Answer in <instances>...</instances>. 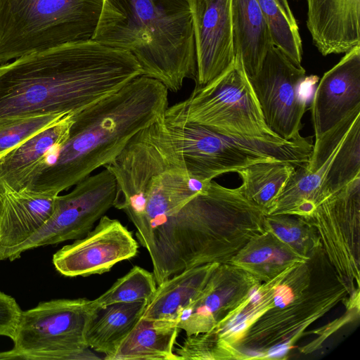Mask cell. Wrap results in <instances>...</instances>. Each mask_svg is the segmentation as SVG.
<instances>
[{
    "mask_svg": "<svg viewBox=\"0 0 360 360\" xmlns=\"http://www.w3.org/2000/svg\"><path fill=\"white\" fill-rule=\"evenodd\" d=\"M103 0H0V65L92 39Z\"/></svg>",
    "mask_w": 360,
    "mask_h": 360,
    "instance_id": "obj_6",
    "label": "cell"
},
{
    "mask_svg": "<svg viewBox=\"0 0 360 360\" xmlns=\"http://www.w3.org/2000/svg\"><path fill=\"white\" fill-rule=\"evenodd\" d=\"M65 115L53 113L30 116L1 127L0 157L34 135L58 122Z\"/></svg>",
    "mask_w": 360,
    "mask_h": 360,
    "instance_id": "obj_29",
    "label": "cell"
},
{
    "mask_svg": "<svg viewBox=\"0 0 360 360\" xmlns=\"http://www.w3.org/2000/svg\"><path fill=\"white\" fill-rule=\"evenodd\" d=\"M238 285H228V266L219 264L201 292L181 310L177 327L184 330L187 336L214 328L228 318L229 309L236 311L246 301L229 297H247L254 288L236 293Z\"/></svg>",
    "mask_w": 360,
    "mask_h": 360,
    "instance_id": "obj_18",
    "label": "cell"
},
{
    "mask_svg": "<svg viewBox=\"0 0 360 360\" xmlns=\"http://www.w3.org/2000/svg\"><path fill=\"white\" fill-rule=\"evenodd\" d=\"M195 45V86H202L233 62L231 0H188Z\"/></svg>",
    "mask_w": 360,
    "mask_h": 360,
    "instance_id": "obj_13",
    "label": "cell"
},
{
    "mask_svg": "<svg viewBox=\"0 0 360 360\" xmlns=\"http://www.w3.org/2000/svg\"><path fill=\"white\" fill-rule=\"evenodd\" d=\"M168 108V90L140 75L73 115L66 141L27 187L59 195L113 160L129 140Z\"/></svg>",
    "mask_w": 360,
    "mask_h": 360,
    "instance_id": "obj_2",
    "label": "cell"
},
{
    "mask_svg": "<svg viewBox=\"0 0 360 360\" xmlns=\"http://www.w3.org/2000/svg\"><path fill=\"white\" fill-rule=\"evenodd\" d=\"M73 115L42 130L0 157V195L27 188L66 141Z\"/></svg>",
    "mask_w": 360,
    "mask_h": 360,
    "instance_id": "obj_15",
    "label": "cell"
},
{
    "mask_svg": "<svg viewBox=\"0 0 360 360\" xmlns=\"http://www.w3.org/2000/svg\"><path fill=\"white\" fill-rule=\"evenodd\" d=\"M93 40L129 52L142 75L176 92L195 80L194 32L188 0H103Z\"/></svg>",
    "mask_w": 360,
    "mask_h": 360,
    "instance_id": "obj_4",
    "label": "cell"
},
{
    "mask_svg": "<svg viewBox=\"0 0 360 360\" xmlns=\"http://www.w3.org/2000/svg\"><path fill=\"white\" fill-rule=\"evenodd\" d=\"M176 325L140 318L108 360H179L174 352Z\"/></svg>",
    "mask_w": 360,
    "mask_h": 360,
    "instance_id": "obj_22",
    "label": "cell"
},
{
    "mask_svg": "<svg viewBox=\"0 0 360 360\" xmlns=\"http://www.w3.org/2000/svg\"><path fill=\"white\" fill-rule=\"evenodd\" d=\"M138 250L132 232L103 215L84 237L54 253L52 262L64 276L86 277L109 271L117 263L134 257Z\"/></svg>",
    "mask_w": 360,
    "mask_h": 360,
    "instance_id": "obj_12",
    "label": "cell"
},
{
    "mask_svg": "<svg viewBox=\"0 0 360 360\" xmlns=\"http://www.w3.org/2000/svg\"><path fill=\"white\" fill-rule=\"evenodd\" d=\"M307 25L323 56L359 46L360 0H307Z\"/></svg>",
    "mask_w": 360,
    "mask_h": 360,
    "instance_id": "obj_17",
    "label": "cell"
},
{
    "mask_svg": "<svg viewBox=\"0 0 360 360\" xmlns=\"http://www.w3.org/2000/svg\"><path fill=\"white\" fill-rule=\"evenodd\" d=\"M360 176V117L349 129L332 158L319 188V200Z\"/></svg>",
    "mask_w": 360,
    "mask_h": 360,
    "instance_id": "obj_25",
    "label": "cell"
},
{
    "mask_svg": "<svg viewBox=\"0 0 360 360\" xmlns=\"http://www.w3.org/2000/svg\"><path fill=\"white\" fill-rule=\"evenodd\" d=\"M148 302H120L96 308L85 332L88 347L108 360L142 316Z\"/></svg>",
    "mask_w": 360,
    "mask_h": 360,
    "instance_id": "obj_21",
    "label": "cell"
},
{
    "mask_svg": "<svg viewBox=\"0 0 360 360\" xmlns=\"http://www.w3.org/2000/svg\"><path fill=\"white\" fill-rule=\"evenodd\" d=\"M164 115L135 134L104 166L115 180L113 207L134 224L139 243L149 254L155 231L211 181L189 175Z\"/></svg>",
    "mask_w": 360,
    "mask_h": 360,
    "instance_id": "obj_3",
    "label": "cell"
},
{
    "mask_svg": "<svg viewBox=\"0 0 360 360\" xmlns=\"http://www.w3.org/2000/svg\"><path fill=\"white\" fill-rule=\"evenodd\" d=\"M165 120L189 175L202 181L257 162L305 164L313 148L311 137L301 136L289 141L279 137H239L183 120L165 117Z\"/></svg>",
    "mask_w": 360,
    "mask_h": 360,
    "instance_id": "obj_7",
    "label": "cell"
},
{
    "mask_svg": "<svg viewBox=\"0 0 360 360\" xmlns=\"http://www.w3.org/2000/svg\"><path fill=\"white\" fill-rule=\"evenodd\" d=\"M58 195L28 188L1 195L0 261L15 259L20 246L53 213Z\"/></svg>",
    "mask_w": 360,
    "mask_h": 360,
    "instance_id": "obj_16",
    "label": "cell"
},
{
    "mask_svg": "<svg viewBox=\"0 0 360 360\" xmlns=\"http://www.w3.org/2000/svg\"><path fill=\"white\" fill-rule=\"evenodd\" d=\"M218 265L212 263L192 267L157 285L141 317L177 326L181 310L201 292Z\"/></svg>",
    "mask_w": 360,
    "mask_h": 360,
    "instance_id": "obj_20",
    "label": "cell"
},
{
    "mask_svg": "<svg viewBox=\"0 0 360 360\" xmlns=\"http://www.w3.org/2000/svg\"><path fill=\"white\" fill-rule=\"evenodd\" d=\"M360 107V46L324 73L311 103L316 139Z\"/></svg>",
    "mask_w": 360,
    "mask_h": 360,
    "instance_id": "obj_14",
    "label": "cell"
},
{
    "mask_svg": "<svg viewBox=\"0 0 360 360\" xmlns=\"http://www.w3.org/2000/svg\"><path fill=\"white\" fill-rule=\"evenodd\" d=\"M266 213L240 186L211 181L154 233L149 254L157 285L186 269L228 262V228H264Z\"/></svg>",
    "mask_w": 360,
    "mask_h": 360,
    "instance_id": "obj_5",
    "label": "cell"
},
{
    "mask_svg": "<svg viewBox=\"0 0 360 360\" xmlns=\"http://www.w3.org/2000/svg\"><path fill=\"white\" fill-rule=\"evenodd\" d=\"M140 75L129 52L93 39L21 56L0 65V128L30 116L77 113Z\"/></svg>",
    "mask_w": 360,
    "mask_h": 360,
    "instance_id": "obj_1",
    "label": "cell"
},
{
    "mask_svg": "<svg viewBox=\"0 0 360 360\" xmlns=\"http://www.w3.org/2000/svg\"><path fill=\"white\" fill-rule=\"evenodd\" d=\"M304 258L279 240L270 231L255 236L233 259V264L255 278H271L295 262Z\"/></svg>",
    "mask_w": 360,
    "mask_h": 360,
    "instance_id": "obj_23",
    "label": "cell"
},
{
    "mask_svg": "<svg viewBox=\"0 0 360 360\" xmlns=\"http://www.w3.org/2000/svg\"><path fill=\"white\" fill-rule=\"evenodd\" d=\"M264 226L266 230L304 258L311 248V245H316L314 233L309 229L311 224L302 217H292L290 214H266Z\"/></svg>",
    "mask_w": 360,
    "mask_h": 360,
    "instance_id": "obj_28",
    "label": "cell"
},
{
    "mask_svg": "<svg viewBox=\"0 0 360 360\" xmlns=\"http://www.w3.org/2000/svg\"><path fill=\"white\" fill-rule=\"evenodd\" d=\"M234 54H238L249 79L260 70L274 45L268 25L257 0H231Z\"/></svg>",
    "mask_w": 360,
    "mask_h": 360,
    "instance_id": "obj_19",
    "label": "cell"
},
{
    "mask_svg": "<svg viewBox=\"0 0 360 360\" xmlns=\"http://www.w3.org/2000/svg\"><path fill=\"white\" fill-rule=\"evenodd\" d=\"M157 283L153 272L134 266L124 276L99 297L92 300L94 308L114 303L150 301L155 292Z\"/></svg>",
    "mask_w": 360,
    "mask_h": 360,
    "instance_id": "obj_27",
    "label": "cell"
},
{
    "mask_svg": "<svg viewBox=\"0 0 360 360\" xmlns=\"http://www.w3.org/2000/svg\"><path fill=\"white\" fill-rule=\"evenodd\" d=\"M295 165L284 161L261 162L237 172L245 197L265 213L274 205L295 171Z\"/></svg>",
    "mask_w": 360,
    "mask_h": 360,
    "instance_id": "obj_24",
    "label": "cell"
},
{
    "mask_svg": "<svg viewBox=\"0 0 360 360\" xmlns=\"http://www.w3.org/2000/svg\"><path fill=\"white\" fill-rule=\"evenodd\" d=\"M21 311L15 299L0 290V336L13 338Z\"/></svg>",
    "mask_w": 360,
    "mask_h": 360,
    "instance_id": "obj_30",
    "label": "cell"
},
{
    "mask_svg": "<svg viewBox=\"0 0 360 360\" xmlns=\"http://www.w3.org/2000/svg\"><path fill=\"white\" fill-rule=\"evenodd\" d=\"M268 25L273 44L295 65L302 66V44L288 0H257Z\"/></svg>",
    "mask_w": 360,
    "mask_h": 360,
    "instance_id": "obj_26",
    "label": "cell"
},
{
    "mask_svg": "<svg viewBox=\"0 0 360 360\" xmlns=\"http://www.w3.org/2000/svg\"><path fill=\"white\" fill-rule=\"evenodd\" d=\"M86 298L53 299L21 311L11 349L0 359H99L88 347L85 332L94 311Z\"/></svg>",
    "mask_w": 360,
    "mask_h": 360,
    "instance_id": "obj_9",
    "label": "cell"
},
{
    "mask_svg": "<svg viewBox=\"0 0 360 360\" xmlns=\"http://www.w3.org/2000/svg\"><path fill=\"white\" fill-rule=\"evenodd\" d=\"M305 73L273 45L259 72L250 79L266 125L283 140L301 136L307 108L301 92Z\"/></svg>",
    "mask_w": 360,
    "mask_h": 360,
    "instance_id": "obj_11",
    "label": "cell"
},
{
    "mask_svg": "<svg viewBox=\"0 0 360 360\" xmlns=\"http://www.w3.org/2000/svg\"><path fill=\"white\" fill-rule=\"evenodd\" d=\"M1 196L0 195V207H1Z\"/></svg>",
    "mask_w": 360,
    "mask_h": 360,
    "instance_id": "obj_31",
    "label": "cell"
},
{
    "mask_svg": "<svg viewBox=\"0 0 360 360\" xmlns=\"http://www.w3.org/2000/svg\"><path fill=\"white\" fill-rule=\"evenodd\" d=\"M164 115L233 136L278 137L264 121L238 54L219 76L195 87L188 98L168 107Z\"/></svg>",
    "mask_w": 360,
    "mask_h": 360,
    "instance_id": "obj_8",
    "label": "cell"
},
{
    "mask_svg": "<svg viewBox=\"0 0 360 360\" xmlns=\"http://www.w3.org/2000/svg\"><path fill=\"white\" fill-rule=\"evenodd\" d=\"M115 191L114 176L105 168L77 183L69 193L58 195L51 217L20 246L15 259L30 250L84 237L113 207Z\"/></svg>",
    "mask_w": 360,
    "mask_h": 360,
    "instance_id": "obj_10",
    "label": "cell"
}]
</instances>
